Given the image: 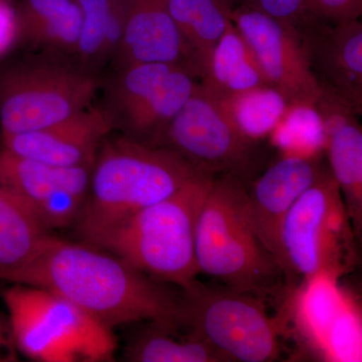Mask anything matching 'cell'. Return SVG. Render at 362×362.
<instances>
[{
    "instance_id": "obj_1",
    "label": "cell",
    "mask_w": 362,
    "mask_h": 362,
    "mask_svg": "<svg viewBox=\"0 0 362 362\" xmlns=\"http://www.w3.org/2000/svg\"><path fill=\"white\" fill-rule=\"evenodd\" d=\"M13 283L65 298L110 330L143 321L182 327L180 294L87 243L49 235Z\"/></svg>"
},
{
    "instance_id": "obj_2",
    "label": "cell",
    "mask_w": 362,
    "mask_h": 362,
    "mask_svg": "<svg viewBox=\"0 0 362 362\" xmlns=\"http://www.w3.org/2000/svg\"><path fill=\"white\" fill-rule=\"evenodd\" d=\"M201 170L164 147L107 136L98 150L76 230L93 245L105 233L170 197Z\"/></svg>"
},
{
    "instance_id": "obj_3",
    "label": "cell",
    "mask_w": 362,
    "mask_h": 362,
    "mask_svg": "<svg viewBox=\"0 0 362 362\" xmlns=\"http://www.w3.org/2000/svg\"><path fill=\"white\" fill-rule=\"evenodd\" d=\"M216 177L199 171L175 194L138 211L93 246L120 257L154 280L187 287L199 273L197 223Z\"/></svg>"
},
{
    "instance_id": "obj_4",
    "label": "cell",
    "mask_w": 362,
    "mask_h": 362,
    "mask_svg": "<svg viewBox=\"0 0 362 362\" xmlns=\"http://www.w3.org/2000/svg\"><path fill=\"white\" fill-rule=\"evenodd\" d=\"M195 258L199 273L247 294L270 290L283 273L252 228L249 192L239 176L214 178L197 220Z\"/></svg>"
},
{
    "instance_id": "obj_5",
    "label": "cell",
    "mask_w": 362,
    "mask_h": 362,
    "mask_svg": "<svg viewBox=\"0 0 362 362\" xmlns=\"http://www.w3.org/2000/svg\"><path fill=\"white\" fill-rule=\"evenodd\" d=\"M16 349L40 362L114 361L117 339L89 314L65 298L14 284L0 291Z\"/></svg>"
},
{
    "instance_id": "obj_6",
    "label": "cell",
    "mask_w": 362,
    "mask_h": 362,
    "mask_svg": "<svg viewBox=\"0 0 362 362\" xmlns=\"http://www.w3.org/2000/svg\"><path fill=\"white\" fill-rule=\"evenodd\" d=\"M102 76L75 58L44 56L0 68V135L42 129L92 106Z\"/></svg>"
},
{
    "instance_id": "obj_7",
    "label": "cell",
    "mask_w": 362,
    "mask_h": 362,
    "mask_svg": "<svg viewBox=\"0 0 362 362\" xmlns=\"http://www.w3.org/2000/svg\"><path fill=\"white\" fill-rule=\"evenodd\" d=\"M356 239L339 185L330 169L320 166L283 223V273L338 280L356 266Z\"/></svg>"
},
{
    "instance_id": "obj_8",
    "label": "cell",
    "mask_w": 362,
    "mask_h": 362,
    "mask_svg": "<svg viewBox=\"0 0 362 362\" xmlns=\"http://www.w3.org/2000/svg\"><path fill=\"white\" fill-rule=\"evenodd\" d=\"M180 289L182 328L206 339L230 361L277 358L282 322L272 319L256 297L228 287H211L197 279Z\"/></svg>"
},
{
    "instance_id": "obj_9",
    "label": "cell",
    "mask_w": 362,
    "mask_h": 362,
    "mask_svg": "<svg viewBox=\"0 0 362 362\" xmlns=\"http://www.w3.org/2000/svg\"><path fill=\"white\" fill-rule=\"evenodd\" d=\"M194 71L166 63H141L109 69L102 76L100 107L114 130L156 145L162 132L194 92Z\"/></svg>"
},
{
    "instance_id": "obj_10",
    "label": "cell",
    "mask_w": 362,
    "mask_h": 362,
    "mask_svg": "<svg viewBox=\"0 0 362 362\" xmlns=\"http://www.w3.org/2000/svg\"><path fill=\"white\" fill-rule=\"evenodd\" d=\"M252 145L230 122L218 98L199 83L154 146L171 150L197 170L242 178L251 165Z\"/></svg>"
},
{
    "instance_id": "obj_11",
    "label": "cell",
    "mask_w": 362,
    "mask_h": 362,
    "mask_svg": "<svg viewBox=\"0 0 362 362\" xmlns=\"http://www.w3.org/2000/svg\"><path fill=\"white\" fill-rule=\"evenodd\" d=\"M232 23L249 45L267 84L290 104L316 103L322 86L295 28L242 4L233 8Z\"/></svg>"
},
{
    "instance_id": "obj_12",
    "label": "cell",
    "mask_w": 362,
    "mask_h": 362,
    "mask_svg": "<svg viewBox=\"0 0 362 362\" xmlns=\"http://www.w3.org/2000/svg\"><path fill=\"white\" fill-rule=\"evenodd\" d=\"M305 283L292 305L300 333L327 361H361V318L349 295L325 276Z\"/></svg>"
},
{
    "instance_id": "obj_13",
    "label": "cell",
    "mask_w": 362,
    "mask_h": 362,
    "mask_svg": "<svg viewBox=\"0 0 362 362\" xmlns=\"http://www.w3.org/2000/svg\"><path fill=\"white\" fill-rule=\"evenodd\" d=\"M113 131L103 109L100 105H92L42 129L0 135V147L16 156L56 168H84L94 165L102 142Z\"/></svg>"
},
{
    "instance_id": "obj_14",
    "label": "cell",
    "mask_w": 362,
    "mask_h": 362,
    "mask_svg": "<svg viewBox=\"0 0 362 362\" xmlns=\"http://www.w3.org/2000/svg\"><path fill=\"white\" fill-rule=\"evenodd\" d=\"M312 71L322 87L362 113V23L311 18L299 30Z\"/></svg>"
},
{
    "instance_id": "obj_15",
    "label": "cell",
    "mask_w": 362,
    "mask_h": 362,
    "mask_svg": "<svg viewBox=\"0 0 362 362\" xmlns=\"http://www.w3.org/2000/svg\"><path fill=\"white\" fill-rule=\"evenodd\" d=\"M319 169L317 159L282 156L247 190L252 228L281 269L283 223L300 195L315 180Z\"/></svg>"
},
{
    "instance_id": "obj_16",
    "label": "cell",
    "mask_w": 362,
    "mask_h": 362,
    "mask_svg": "<svg viewBox=\"0 0 362 362\" xmlns=\"http://www.w3.org/2000/svg\"><path fill=\"white\" fill-rule=\"evenodd\" d=\"M326 133L329 169L341 190L357 239L362 230V129L357 114L342 98L322 87L315 103Z\"/></svg>"
},
{
    "instance_id": "obj_17",
    "label": "cell",
    "mask_w": 362,
    "mask_h": 362,
    "mask_svg": "<svg viewBox=\"0 0 362 362\" xmlns=\"http://www.w3.org/2000/svg\"><path fill=\"white\" fill-rule=\"evenodd\" d=\"M141 63L185 66L199 78L169 0H130L123 40L109 69Z\"/></svg>"
},
{
    "instance_id": "obj_18",
    "label": "cell",
    "mask_w": 362,
    "mask_h": 362,
    "mask_svg": "<svg viewBox=\"0 0 362 362\" xmlns=\"http://www.w3.org/2000/svg\"><path fill=\"white\" fill-rule=\"evenodd\" d=\"M18 33L45 51L75 58L82 14L75 0H18Z\"/></svg>"
},
{
    "instance_id": "obj_19",
    "label": "cell",
    "mask_w": 362,
    "mask_h": 362,
    "mask_svg": "<svg viewBox=\"0 0 362 362\" xmlns=\"http://www.w3.org/2000/svg\"><path fill=\"white\" fill-rule=\"evenodd\" d=\"M93 166L63 168L16 156L0 147V189L32 211L59 188L89 189Z\"/></svg>"
},
{
    "instance_id": "obj_20",
    "label": "cell",
    "mask_w": 362,
    "mask_h": 362,
    "mask_svg": "<svg viewBox=\"0 0 362 362\" xmlns=\"http://www.w3.org/2000/svg\"><path fill=\"white\" fill-rule=\"evenodd\" d=\"M82 14V28L75 59L102 75L122 42L130 0H75Z\"/></svg>"
},
{
    "instance_id": "obj_21",
    "label": "cell",
    "mask_w": 362,
    "mask_h": 362,
    "mask_svg": "<svg viewBox=\"0 0 362 362\" xmlns=\"http://www.w3.org/2000/svg\"><path fill=\"white\" fill-rule=\"evenodd\" d=\"M201 80L216 97L268 85L249 45L232 21L214 45Z\"/></svg>"
},
{
    "instance_id": "obj_22",
    "label": "cell",
    "mask_w": 362,
    "mask_h": 362,
    "mask_svg": "<svg viewBox=\"0 0 362 362\" xmlns=\"http://www.w3.org/2000/svg\"><path fill=\"white\" fill-rule=\"evenodd\" d=\"M49 235L28 206L0 189V280L13 283Z\"/></svg>"
},
{
    "instance_id": "obj_23",
    "label": "cell",
    "mask_w": 362,
    "mask_h": 362,
    "mask_svg": "<svg viewBox=\"0 0 362 362\" xmlns=\"http://www.w3.org/2000/svg\"><path fill=\"white\" fill-rule=\"evenodd\" d=\"M235 0H169L171 14L202 77L214 45L232 21Z\"/></svg>"
},
{
    "instance_id": "obj_24",
    "label": "cell",
    "mask_w": 362,
    "mask_h": 362,
    "mask_svg": "<svg viewBox=\"0 0 362 362\" xmlns=\"http://www.w3.org/2000/svg\"><path fill=\"white\" fill-rule=\"evenodd\" d=\"M126 347V361L133 362L230 361L206 339L189 330L187 337L176 334L180 328L148 322Z\"/></svg>"
},
{
    "instance_id": "obj_25",
    "label": "cell",
    "mask_w": 362,
    "mask_h": 362,
    "mask_svg": "<svg viewBox=\"0 0 362 362\" xmlns=\"http://www.w3.org/2000/svg\"><path fill=\"white\" fill-rule=\"evenodd\" d=\"M218 98L230 122L252 143L269 137L290 104L269 85Z\"/></svg>"
},
{
    "instance_id": "obj_26",
    "label": "cell",
    "mask_w": 362,
    "mask_h": 362,
    "mask_svg": "<svg viewBox=\"0 0 362 362\" xmlns=\"http://www.w3.org/2000/svg\"><path fill=\"white\" fill-rule=\"evenodd\" d=\"M269 138L283 156L317 159L326 148V133L315 104H289Z\"/></svg>"
},
{
    "instance_id": "obj_27",
    "label": "cell",
    "mask_w": 362,
    "mask_h": 362,
    "mask_svg": "<svg viewBox=\"0 0 362 362\" xmlns=\"http://www.w3.org/2000/svg\"><path fill=\"white\" fill-rule=\"evenodd\" d=\"M88 190L59 188L32 211L47 232L75 226L84 207Z\"/></svg>"
},
{
    "instance_id": "obj_28",
    "label": "cell",
    "mask_w": 362,
    "mask_h": 362,
    "mask_svg": "<svg viewBox=\"0 0 362 362\" xmlns=\"http://www.w3.org/2000/svg\"><path fill=\"white\" fill-rule=\"evenodd\" d=\"M235 4L251 7L299 32L312 16L306 0H235Z\"/></svg>"
},
{
    "instance_id": "obj_29",
    "label": "cell",
    "mask_w": 362,
    "mask_h": 362,
    "mask_svg": "<svg viewBox=\"0 0 362 362\" xmlns=\"http://www.w3.org/2000/svg\"><path fill=\"white\" fill-rule=\"evenodd\" d=\"M312 16L327 23L359 20L362 0H306Z\"/></svg>"
},
{
    "instance_id": "obj_30",
    "label": "cell",
    "mask_w": 362,
    "mask_h": 362,
    "mask_svg": "<svg viewBox=\"0 0 362 362\" xmlns=\"http://www.w3.org/2000/svg\"><path fill=\"white\" fill-rule=\"evenodd\" d=\"M18 33L16 9L6 0H0V54L8 49Z\"/></svg>"
},
{
    "instance_id": "obj_31",
    "label": "cell",
    "mask_w": 362,
    "mask_h": 362,
    "mask_svg": "<svg viewBox=\"0 0 362 362\" xmlns=\"http://www.w3.org/2000/svg\"><path fill=\"white\" fill-rule=\"evenodd\" d=\"M18 352L8 317L0 312V362L18 361Z\"/></svg>"
}]
</instances>
